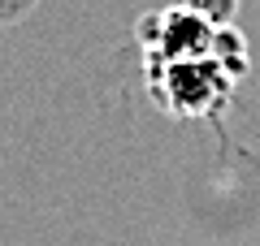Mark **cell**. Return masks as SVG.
Masks as SVG:
<instances>
[{
	"mask_svg": "<svg viewBox=\"0 0 260 246\" xmlns=\"http://www.w3.org/2000/svg\"><path fill=\"white\" fill-rule=\"evenodd\" d=\"M148 78L156 87V100L178 117H208L225 104L234 73L208 56H186V61H148Z\"/></svg>",
	"mask_w": 260,
	"mask_h": 246,
	"instance_id": "cell-1",
	"label": "cell"
},
{
	"mask_svg": "<svg viewBox=\"0 0 260 246\" xmlns=\"http://www.w3.org/2000/svg\"><path fill=\"white\" fill-rule=\"evenodd\" d=\"M186 9H195L204 22H213V26H225L234 13V0H186Z\"/></svg>",
	"mask_w": 260,
	"mask_h": 246,
	"instance_id": "cell-2",
	"label": "cell"
}]
</instances>
